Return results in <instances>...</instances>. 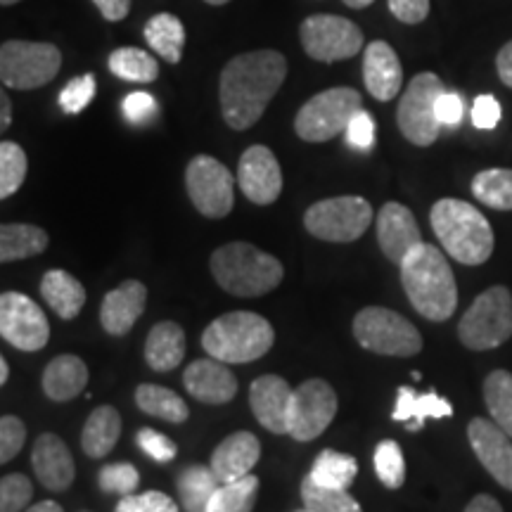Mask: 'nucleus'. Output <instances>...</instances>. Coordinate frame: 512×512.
<instances>
[{
    "label": "nucleus",
    "mask_w": 512,
    "mask_h": 512,
    "mask_svg": "<svg viewBox=\"0 0 512 512\" xmlns=\"http://www.w3.org/2000/svg\"><path fill=\"white\" fill-rule=\"evenodd\" d=\"M287 76V60L278 50H254L233 57L221 72V114L233 131H247L264 117Z\"/></svg>",
    "instance_id": "obj_1"
},
{
    "label": "nucleus",
    "mask_w": 512,
    "mask_h": 512,
    "mask_svg": "<svg viewBox=\"0 0 512 512\" xmlns=\"http://www.w3.org/2000/svg\"><path fill=\"white\" fill-rule=\"evenodd\" d=\"M399 268L408 302L422 318L444 323L453 316L458 306V285L444 252L420 242L406 254Z\"/></svg>",
    "instance_id": "obj_2"
},
{
    "label": "nucleus",
    "mask_w": 512,
    "mask_h": 512,
    "mask_svg": "<svg viewBox=\"0 0 512 512\" xmlns=\"http://www.w3.org/2000/svg\"><path fill=\"white\" fill-rule=\"evenodd\" d=\"M430 221L441 247L451 259L465 266H482L494 254V230L486 216L470 202L439 200L430 211Z\"/></svg>",
    "instance_id": "obj_3"
},
{
    "label": "nucleus",
    "mask_w": 512,
    "mask_h": 512,
    "mask_svg": "<svg viewBox=\"0 0 512 512\" xmlns=\"http://www.w3.org/2000/svg\"><path fill=\"white\" fill-rule=\"evenodd\" d=\"M211 275L233 297H261L283 283L285 268L264 249L230 242L211 254Z\"/></svg>",
    "instance_id": "obj_4"
},
{
    "label": "nucleus",
    "mask_w": 512,
    "mask_h": 512,
    "mask_svg": "<svg viewBox=\"0 0 512 512\" xmlns=\"http://www.w3.org/2000/svg\"><path fill=\"white\" fill-rule=\"evenodd\" d=\"M275 342V332L264 316L252 311H233L211 320L202 335V347L223 363H249L266 356Z\"/></svg>",
    "instance_id": "obj_5"
},
{
    "label": "nucleus",
    "mask_w": 512,
    "mask_h": 512,
    "mask_svg": "<svg viewBox=\"0 0 512 512\" xmlns=\"http://www.w3.org/2000/svg\"><path fill=\"white\" fill-rule=\"evenodd\" d=\"M458 337L467 349L489 351L512 337V292L503 285L484 290L458 325Z\"/></svg>",
    "instance_id": "obj_6"
},
{
    "label": "nucleus",
    "mask_w": 512,
    "mask_h": 512,
    "mask_svg": "<svg viewBox=\"0 0 512 512\" xmlns=\"http://www.w3.org/2000/svg\"><path fill=\"white\" fill-rule=\"evenodd\" d=\"M354 337L366 351L380 356L411 358L422 351L418 328L392 309L366 306L354 318Z\"/></svg>",
    "instance_id": "obj_7"
},
{
    "label": "nucleus",
    "mask_w": 512,
    "mask_h": 512,
    "mask_svg": "<svg viewBox=\"0 0 512 512\" xmlns=\"http://www.w3.org/2000/svg\"><path fill=\"white\" fill-rule=\"evenodd\" d=\"M358 110H363L361 93L347 86L330 88L304 102L294 119V131L306 143H328L347 131L351 117Z\"/></svg>",
    "instance_id": "obj_8"
},
{
    "label": "nucleus",
    "mask_w": 512,
    "mask_h": 512,
    "mask_svg": "<svg viewBox=\"0 0 512 512\" xmlns=\"http://www.w3.org/2000/svg\"><path fill=\"white\" fill-rule=\"evenodd\" d=\"M62 53L53 43L5 41L0 48V81L15 91H34L60 74Z\"/></svg>",
    "instance_id": "obj_9"
},
{
    "label": "nucleus",
    "mask_w": 512,
    "mask_h": 512,
    "mask_svg": "<svg viewBox=\"0 0 512 512\" xmlns=\"http://www.w3.org/2000/svg\"><path fill=\"white\" fill-rule=\"evenodd\" d=\"M444 91V83L432 72L413 76V81L408 83L396 110V124L408 143L430 147L439 138L441 121L437 119V100Z\"/></svg>",
    "instance_id": "obj_10"
},
{
    "label": "nucleus",
    "mask_w": 512,
    "mask_h": 512,
    "mask_svg": "<svg viewBox=\"0 0 512 512\" xmlns=\"http://www.w3.org/2000/svg\"><path fill=\"white\" fill-rule=\"evenodd\" d=\"M373 221V207L356 195L330 197L311 204L304 214V226L313 238L325 242H354Z\"/></svg>",
    "instance_id": "obj_11"
},
{
    "label": "nucleus",
    "mask_w": 512,
    "mask_h": 512,
    "mask_svg": "<svg viewBox=\"0 0 512 512\" xmlns=\"http://www.w3.org/2000/svg\"><path fill=\"white\" fill-rule=\"evenodd\" d=\"M185 188L195 209L207 219H226L235 202V178L226 164L197 155L185 169Z\"/></svg>",
    "instance_id": "obj_12"
},
{
    "label": "nucleus",
    "mask_w": 512,
    "mask_h": 512,
    "mask_svg": "<svg viewBox=\"0 0 512 512\" xmlns=\"http://www.w3.org/2000/svg\"><path fill=\"white\" fill-rule=\"evenodd\" d=\"M306 55L318 62H342L363 50V31L347 17L311 15L299 27Z\"/></svg>",
    "instance_id": "obj_13"
},
{
    "label": "nucleus",
    "mask_w": 512,
    "mask_h": 512,
    "mask_svg": "<svg viewBox=\"0 0 512 512\" xmlns=\"http://www.w3.org/2000/svg\"><path fill=\"white\" fill-rule=\"evenodd\" d=\"M337 415V394L325 380H306L294 389L287 434L294 441H313L330 427Z\"/></svg>",
    "instance_id": "obj_14"
},
{
    "label": "nucleus",
    "mask_w": 512,
    "mask_h": 512,
    "mask_svg": "<svg viewBox=\"0 0 512 512\" xmlns=\"http://www.w3.org/2000/svg\"><path fill=\"white\" fill-rule=\"evenodd\" d=\"M0 335L19 351H41L50 339L46 313L22 292H3L0 297Z\"/></svg>",
    "instance_id": "obj_15"
},
{
    "label": "nucleus",
    "mask_w": 512,
    "mask_h": 512,
    "mask_svg": "<svg viewBox=\"0 0 512 512\" xmlns=\"http://www.w3.org/2000/svg\"><path fill=\"white\" fill-rule=\"evenodd\" d=\"M238 185L249 202L273 204L283 192V171L266 145H252L242 152L238 166Z\"/></svg>",
    "instance_id": "obj_16"
},
{
    "label": "nucleus",
    "mask_w": 512,
    "mask_h": 512,
    "mask_svg": "<svg viewBox=\"0 0 512 512\" xmlns=\"http://www.w3.org/2000/svg\"><path fill=\"white\" fill-rule=\"evenodd\" d=\"M467 439L486 472L503 489L512 491V437L494 420L475 418L467 425Z\"/></svg>",
    "instance_id": "obj_17"
},
{
    "label": "nucleus",
    "mask_w": 512,
    "mask_h": 512,
    "mask_svg": "<svg viewBox=\"0 0 512 512\" xmlns=\"http://www.w3.org/2000/svg\"><path fill=\"white\" fill-rule=\"evenodd\" d=\"M377 242L382 254L396 266L406 259V254L422 242V233L413 211L399 202H387L377 214Z\"/></svg>",
    "instance_id": "obj_18"
},
{
    "label": "nucleus",
    "mask_w": 512,
    "mask_h": 512,
    "mask_svg": "<svg viewBox=\"0 0 512 512\" xmlns=\"http://www.w3.org/2000/svg\"><path fill=\"white\" fill-rule=\"evenodd\" d=\"M183 384L192 399L209 403V406H221L235 399L238 394V380L230 373L226 363L219 358H200L192 361L183 373Z\"/></svg>",
    "instance_id": "obj_19"
},
{
    "label": "nucleus",
    "mask_w": 512,
    "mask_h": 512,
    "mask_svg": "<svg viewBox=\"0 0 512 512\" xmlns=\"http://www.w3.org/2000/svg\"><path fill=\"white\" fill-rule=\"evenodd\" d=\"M292 387L283 377L264 375L249 387V403L259 425L271 434H287V415H290Z\"/></svg>",
    "instance_id": "obj_20"
},
{
    "label": "nucleus",
    "mask_w": 512,
    "mask_h": 512,
    "mask_svg": "<svg viewBox=\"0 0 512 512\" xmlns=\"http://www.w3.org/2000/svg\"><path fill=\"white\" fill-rule=\"evenodd\" d=\"M147 287L140 280H124L119 287L105 294L100 306V325L107 335L124 337L143 316Z\"/></svg>",
    "instance_id": "obj_21"
},
{
    "label": "nucleus",
    "mask_w": 512,
    "mask_h": 512,
    "mask_svg": "<svg viewBox=\"0 0 512 512\" xmlns=\"http://www.w3.org/2000/svg\"><path fill=\"white\" fill-rule=\"evenodd\" d=\"M31 465H34L38 482L46 486L48 491L60 494V491H67L74 484V458L67 444L57 434L48 432L36 439L34 451H31Z\"/></svg>",
    "instance_id": "obj_22"
},
{
    "label": "nucleus",
    "mask_w": 512,
    "mask_h": 512,
    "mask_svg": "<svg viewBox=\"0 0 512 512\" xmlns=\"http://www.w3.org/2000/svg\"><path fill=\"white\" fill-rule=\"evenodd\" d=\"M363 81L375 100L389 102L403 86V69L396 50L384 41H373L363 57Z\"/></svg>",
    "instance_id": "obj_23"
},
{
    "label": "nucleus",
    "mask_w": 512,
    "mask_h": 512,
    "mask_svg": "<svg viewBox=\"0 0 512 512\" xmlns=\"http://www.w3.org/2000/svg\"><path fill=\"white\" fill-rule=\"evenodd\" d=\"M261 444L252 432H235L221 441L211 453V470L221 484L247 477L259 463Z\"/></svg>",
    "instance_id": "obj_24"
},
{
    "label": "nucleus",
    "mask_w": 512,
    "mask_h": 512,
    "mask_svg": "<svg viewBox=\"0 0 512 512\" xmlns=\"http://www.w3.org/2000/svg\"><path fill=\"white\" fill-rule=\"evenodd\" d=\"M88 384V366L74 354L53 358L43 370V392L50 401L64 403L79 396Z\"/></svg>",
    "instance_id": "obj_25"
},
{
    "label": "nucleus",
    "mask_w": 512,
    "mask_h": 512,
    "mask_svg": "<svg viewBox=\"0 0 512 512\" xmlns=\"http://www.w3.org/2000/svg\"><path fill=\"white\" fill-rule=\"evenodd\" d=\"M185 356V332L174 320H162L145 339V361L155 373H169Z\"/></svg>",
    "instance_id": "obj_26"
},
{
    "label": "nucleus",
    "mask_w": 512,
    "mask_h": 512,
    "mask_svg": "<svg viewBox=\"0 0 512 512\" xmlns=\"http://www.w3.org/2000/svg\"><path fill=\"white\" fill-rule=\"evenodd\" d=\"M453 406L448 399H441L437 392L415 394L411 387H401L396 392V406L392 418L406 422L408 432H420L427 418H451Z\"/></svg>",
    "instance_id": "obj_27"
},
{
    "label": "nucleus",
    "mask_w": 512,
    "mask_h": 512,
    "mask_svg": "<svg viewBox=\"0 0 512 512\" xmlns=\"http://www.w3.org/2000/svg\"><path fill=\"white\" fill-rule=\"evenodd\" d=\"M41 294L50 309L62 320L76 318L81 313L83 304H86V290H83V285L72 273L62 271V268H53V271L43 275Z\"/></svg>",
    "instance_id": "obj_28"
},
{
    "label": "nucleus",
    "mask_w": 512,
    "mask_h": 512,
    "mask_svg": "<svg viewBox=\"0 0 512 512\" xmlns=\"http://www.w3.org/2000/svg\"><path fill=\"white\" fill-rule=\"evenodd\" d=\"M121 437V415L114 406H98L83 425L81 446L88 458H105Z\"/></svg>",
    "instance_id": "obj_29"
},
{
    "label": "nucleus",
    "mask_w": 512,
    "mask_h": 512,
    "mask_svg": "<svg viewBox=\"0 0 512 512\" xmlns=\"http://www.w3.org/2000/svg\"><path fill=\"white\" fill-rule=\"evenodd\" d=\"M46 247L48 233L31 223H5L0 228V261L3 264L29 259V256L46 252Z\"/></svg>",
    "instance_id": "obj_30"
},
{
    "label": "nucleus",
    "mask_w": 512,
    "mask_h": 512,
    "mask_svg": "<svg viewBox=\"0 0 512 512\" xmlns=\"http://www.w3.org/2000/svg\"><path fill=\"white\" fill-rule=\"evenodd\" d=\"M145 41L169 64H178L185 48V27L171 12H159L145 24Z\"/></svg>",
    "instance_id": "obj_31"
},
{
    "label": "nucleus",
    "mask_w": 512,
    "mask_h": 512,
    "mask_svg": "<svg viewBox=\"0 0 512 512\" xmlns=\"http://www.w3.org/2000/svg\"><path fill=\"white\" fill-rule=\"evenodd\" d=\"M178 496L185 512H207V505L219 489V477L214 470L204 465H190L178 475Z\"/></svg>",
    "instance_id": "obj_32"
},
{
    "label": "nucleus",
    "mask_w": 512,
    "mask_h": 512,
    "mask_svg": "<svg viewBox=\"0 0 512 512\" xmlns=\"http://www.w3.org/2000/svg\"><path fill=\"white\" fill-rule=\"evenodd\" d=\"M136 403L138 408L152 418H162L166 422L181 425L190 418L188 403L171 389L159 387V384H140L136 389Z\"/></svg>",
    "instance_id": "obj_33"
},
{
    "label": "nucleus",
    "mask_w": 512,
    "mask_h": 512,
    "mask_svg": "<svg viewBox=\"0 0 512 512\" xmlns=\"http://www.w3.org/2000/svg\"><path fill=\"white\" fill-rule=\"evenodd\" d=\"M358 475V463L354 456H347V453L332 451V448H325V451L318 453V458L313 460V467L309 477L320 486H328V489H349L354 484Z\"/></svg>",
    "instance_id": "obj_34"
},
{
    "label": "nucleus",
    "mask_w": 512,
    "mask_h": 512,
    "mask_svg": "<svg viewBox=\"0 0 512 512\" xmlns=\"http://www.w3.org/2000/svg\"><path fill=\"white\" fill-rule=\"evenodd\" d=\"M472 195L489 209L512 211V169H486L472 178Z\"/></svg>",
    "instance_id": "obj_35"
},
{
    "label": "nucleus",
    "mask_w": 512,
    "mask_h": 512,
    "mask_svg": "<svg viewBox=\"0 0 512 512\" xmlns=\"http://www.w3.org/2000/svg\"><path fill=\"white\" fill-rule=\"evenodd\" d=\"M110 72L131 83H152L159 76L155 57L140 48H117L110 55Z\"/></svg>",
    "instance_id": "obj_36"
},
{
    "label": "nucleus",
    "mask_w": 512,
    "mask_h": 512,
    "mask_svg": "<svg viewBox=\"0 0 512 512\" xmlns=\"http://www.w3.org/2000/svg\"><path fill=\"white\" fill-rule=\"evenodd\" d=\"M259 494V479L254 475L226 482L216 489L207 505V512H252Z\"/></svg>",
    "instance_id": "obj_37"
},
{
    "label": "nucleus",
    "mask_w": 512,
    "mask_h": 512,
    "mask_svg": "<svg viewBox=\"0 0 512 512\" xmlns=\"http://www.w3.org/2000/svg\"><path fill=\"white\" fill-rule=\"evenodd\" d=\"M484 401L491 420L512 437V373L494 370L484 380Z\"/></svg>",
    "instance_id": "obj_38"
},
{
    "label": "nucleus",
    "mask_w": 512,
    "mask_h": 512,
    "mask_svg": "<svg viewBox=\"0 0 512 512\" xmlns=\"http://www.w3.org/2000/svg\"><path fill=\"white\" fill-rule=\"evenodd\" d=\"M304 508L311 512H363L361 505L347 489H328L306 477L302 482Z\"/></svg>",
    "instance_id": "obj_39"
},
{
    "label": "nucleus",
    "mask_w": 512,
    "mask_h": 512,
    "mask_svg": "<svg viewBox=\"0 0 512 512\" xmlns=\"http://www.w3.org/2000/svg\"><path fill=\"white\" fill-rule=\"evenodd\" d=\"M27 166V152L22 147L12 140L0 143V197L3 200H8L22 188L24 178H27Z\"/></svg>",
    "instance_id": "obj_40"
},
{
    "label": "nucleus",
    "mask_w": 512,
    "mask_h": 512,
    "mask_svg": "<svg viewBox=\"0 0 512 512\" xmlns=\"http://www.w3.org/2000/svg\"><path fill=\"white\" fill-rule=\"evenodd\" d=\"M375 472L387 489H399L406 482V460L394 439L380 441L375 448Z\"/></svg>",
    "instance_id": "obj_41"
},
{
    "label": "nucleus",
    "mask_w": 512,
    "mask_h": 512,
    "mask_svg": "<svg viewBox=\"0 0 512 512\" xmlns=\"http://www.w3.org/2000/svg\"><path fill=\"white\" fill-rule=\"evenodd\" d=\"M98 484L105 494H119V496H131L136 494L140 475L131 463H112L105 465L98 475Z\"/></svg>",
    "instance_id": "obj_42"
},
{
    "label": "nucleus",
    "mask_w": 512,
    "mask_h": 512,
    "mask_svg": "<svg viewBox=\"0 0 512 512\" xmlns=\"http://www.w3.org/2000/svg\"><path fill=\"white\" fill-rule=\"evenodd\" d=\"M31 496H34V484L29 482V477L15 472L0 479V512H22Z\"/></svg>",
    "instance_id": "obj_43"
},
{
    "label": "nucleus",
    "mask_w": 512,
    "mask_h": 512,
    "mask_svg": "<svg viewBox=\"0 0 512 512\" xmlns=\"http://www.w3.org/2000/svg\"><path fill=\"white\" fill-rule=\"evenodd\" d=\"M95 91H98V83H95L93 74L76 76L74 81H69L67 86L62 88L60 107L67 114H79L91 105L95 98Z\"/></svg>",
    "instance_id": "obj_44"
},
{
    "label": "nucleus",
    "mask_w": 512,
    "mask_h": 512,
    "mask_svg": "<svg viewBox=\"0 0 512 512\" xmlns=\"http://www.w3.org/2000/svg\"><path fill=\"white\" fill-rule=\"evenodd\" d=\"M114 512H178V505L162 491H145L121 498Z\"/></svg>",
    "instance_id": "obj_45"
},
{
    "label": "nucleus",
    "mask_w": 512,
    "mask_h": 512,
    "mask_svg": "<svg viewBox=\"0 0 512 512\" xmlns=\"http://www.w3.org/2000/svg\"><path fill=\"white\" fill-rule=\"evenodd\" d=\"M27 441V427L17 415H3L0 420V463H10L24 448Z\"/></svg>",
    "instance_id": "obj_46"
},
{
    "label": "nucleus",
    "mask_w": 512,
    "mask_h": 512,
    "mask_svg": "<svg viewBox=\"0 0 512 512\" xmlns=\"http://www.w3.org/2000/svg\"><path fill=\"white\" fill-rule=\"evenodd\" d=\"M138 446L140 451L147 453L155 463H171L178 456V446L171 441L166 434L157 432V430H150V427H145V430L138 432Z\"/></svg>",
    "instance_id": "obj_47"
},
{
    "label": "nucleus",
    "mask_w": 512,
    "mask_h": 512,
    "mask_svg": "<svg viewBox=\"0 0 512 512\" xmlns=\"http://www.w3.org/2000/svg\"><path fill=\"white\" fill-rule=\"evenodd\" d=\"M347 143L358 152H368L375 147V119L366 110H358L347 126Z\"/></svg>",
    "instance_id": "obj_48"
},
{
    "label": "nucleus",
    "mask_w": 512,
    "mask_h": 512,
    "mask_svg": "<svg viewBox=\"0 0 512 512\" xmlns=\"http://www.w3.org/2000/svg\"><path fill=\"white\" fill-rule=\"evenodd\" d=\"M121 110H124V117L131 121V124L140 126V124H147V121H152L157 117L159 105L150 93L138 91V93H128L126 95Z\"/></svg>",
    "instance_id": "obj_49"
},
{
    "label": "nucleus",
    "mask_w": 512,
    "mask_h": 512,
    "mask_svg": "<svg viewBox=\"0 0 512 512\" xmlns=\"http://www.w3.org/2000/svg\"><path fill=\"white\" fill-rule=\"evenodd\" d=\"M501 114V102L494 95H479L475 105H472V124H475V128H482V131H491L501 121Z\"/></svg>",
    "instance_id": "obj_50"
},
{
    "label": "nucleus",
    "mask_w": 512,
    "mask_h": 512,
    "mask_svg": "<svg viewBox=\"0 0 512 512\" xmlns=\"http://www.w3.org/2000/svg\"><path fill=\"white\" fill-rule=\"evenodd\" d=\"M389 12L403 24H420L430 15V0H387Z\"/></svg>",
    "instance_id": "obj_51"
},
{
    "label": "nucleus",
    "mask_w": 512,
    "mask_h": 512,
    "mask_svg": "<svg viewBox=\"0 0 512 512\" xmlns=\"http://www.w3.org/2000/svg\"><path fill=\"white\" fill-rule=\"evenodd\" d=\"M465 117V102L458 93L444 91L437 100V119L441 126H458Z\"/></svg>",
    "instance_id": "obj_52"
},
{
    "label": "nucleus",
    "mask_w": 512,
    "mask_h": 512,
    "mask_svg": "<svg viewBox=\"0 0 512 512\" xmlns=\"http://www.w3.org/2000/svg\"><path fill=\"white\" fill-rule=\"evenodd\" d=\"M93 3L107 22H119L131 12V0H93Z\"/></svg>",
    "instance_id": "obj_53"
},
{
    "label": "nucleus",
    "mask_w": 512,
    "mask_h": 512,
    "mask_svg": "<svg viewBox=\"0 0 512 512\" xmlns=\"http://www.w3.org/2000/svg\"><path fill=\"white\" fill-rule=\"evenodd\" d=\"M496 69H498V76H501V81L505 83V86L512 88V41H508L501 50H498Z\"/></svg>",
    "instance_id": "obj_54"
},
{
    "label": "nucleus",
    "mask_w": 512,
    "mask_h": 512,
    "mask_svg": "<svg viewBox=\"0 0 512 512\" xmlns=\"http://www.w3.org/2000/svg\"><path fill=\"white\" fill-rule=\"evenodd\" d=\"M465 512H503V508H501V503H498L494 496L479 494V496L472 498L470 503H467Z\"/></svg>",
    "instance_id": "obj_55"
},
{
    "label": "nucleus",
    "mask_w": 512,
    "mask_h": 512,
    "mask_svg": "<svg viewBox=\"0 0 512 512\" xmlns=\"http://www.w3.org/2000/svg\"><path fill=\"white\" fill-rule=\"evenodd\" d=\"M12 124V102L8 93H0V128L8 131Z\"/></svg>",
    "instance_id": "obj_56"
},
{
    "label": "nucleus",
    "mask_w": 512,
    "mask_h": 512,
    "mask_svg": "<svg viewBox=\"0 0 512 512\" xmlns=\"http://www.w3.org/2000/svg\"><path fill=\"white\" fill-rule=\"evenodd\" d=\"M27 512H64V510H62V505L55 501H41V503L31 505Z\"/></svg>",
    "instance_id": "obj_57"
},
{
    "label": "nucleus",
    "mask_w": 512,
    "mask_h": 512,
    "mask_svg": "<svg viewBox=\"0 0 512 512\" xmlns=\"http://www.w3.org/2000/svg\"><path fill=\"white\" fill-rule=\"evenodd\" d=\"M373 3L375 0H344V5H349V8H354V10H363Z\"/></svg>",
    "instance_id": "obj_58"
},
{
    "label": "nucleus",
    "mask_w": 512,
    "mask_h": 512,
    "mask_svg": "<svg viewBox=\"0 0 512 512\" xmlns=\"http://www.w3.org/2000/svg\"><path fill=\"white\" fill-rule=\"evenodd\" d=\"M8 377H10V366L5 358H0V384H8Z\"/></svg>",
    "instance_id": "obj_59"
},
{
    "label": "nucleus",
    "mask_w": 512,
    "mask_h": 512,
    "mask_svg": "<svg viewBox=\"0 0 512 512\" xmlns=\"http://www.w3.org/2000/svg\"><path fill=\"white\" fill-rule=\"evenodd\" d=\"M204 3H209V5H226V3H230V0H204Z\"/></svg>",
    "instance_id": "obj_60"
},
{
    "label": "nucleus",
    "mask_w": 512,
    "mask_h": 512,
    "mask_svg": "<svg viewBox=\"0 0 512 512\" xmlns=\"http://www.w3.org/2000/svg\"><path fill=\"white\" fill-rule=\"evenodd\" d=\"M0 3H3V5H5V8H8V5H17V3H19V0H0Z\"/></svg>",
    "instance_id": "obj_61"
},
{
    "label": "nucleus",
    "mask_w": 512,
    "mask_h": 512,
    "mask_svg": "<svg viewBox=\"0 0 512 512\" xmlns=\"http://www.w3.org/2000/svg\"><path fill=\"white\" fill-rule=\"evenodd\" d=\"M294 512H311V510H306V508H304V510H294Z\"/></svg>",
    "instance_id": "obj_62"
}]
</instances>
